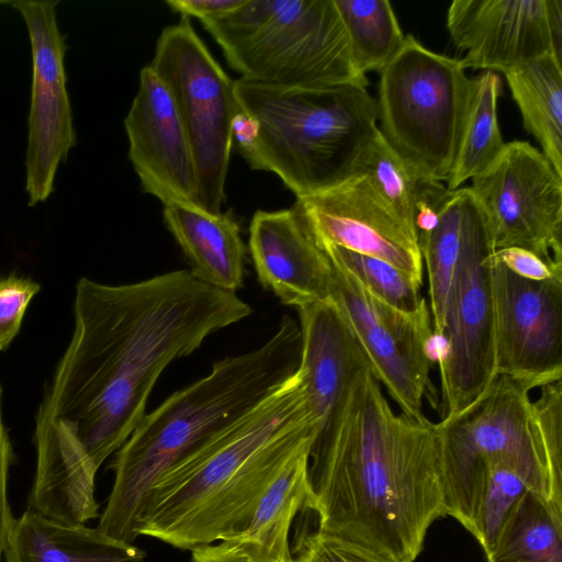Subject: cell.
Masks as SVG:
<instances>
[{
    "mask_svg": "<svg viewBox=\"0 0 562 562\" xmlns=\"http://www.w3.org/2000/svg\"><path fill=\"white\" fill-rule=\"evenodd\" d=\"M251 313L236 293L190 270L120 285L83 277L70 342L38 411L63 424L99 470L146 415L164 370Z\"/></svg>",
    "mask_w": 562,
    "mask_h": 562,
    "instance_id": "6da1fadb",
    "label": "cell"
},
{
    "mask_svg": "<svg viewBox=\"0 0 562 562\" xmlns=\"http://www.w3.org/2000/svg\"><path fill=\"white\" fill-rule=\"evenodd\" d=\"M308 482L319 532L413 562L446 515L439 423L395 413L364 367L316 432Z\"/></svg>",
    "mask_w": 562,
    "mask_h": 562,
    "instance_id": "7a4b0ae2",
    "label": "cell"
},
{
    "mask_svg": "<svg viewBox=\"0 0 562 562\" xmlns=\"http://www.w3.org/2000/svg\"><path fill=\"white\" fill-rule=\"evenodd\" d=\"M316 432L297 370L155 481L137 517L136 537L191 551L237 536L284 465L311 450Z\"/></svg>",
    "mask_w": 562,
    "mask_h": 562,
    "instance_id": "3957f363",
    "label": "cell"
},
{
    "mask_svg": "<svg viewBox=\"0 0 562 562\" xmlns=\"http://www.w3.org/2000/svg\"><path fill=\"white\" fill-rule=\"evenodd\" d=\"M301 349L300 325L285 315L262 346L215 362L207 375L146 414L115 452L113 486L97 528L133 543L155 481L285 384L300 368Z\"/></svg>",
    "mask_w": 562,
    "mask_h": 562,
    "instance_id": "277c9868",
    "label": "cell"
},
{
    "mask_svg": "<svg viewBox=\"0 0 562 562\" xmlns=\"http://www.w3.org/2000/svg\"><path fill=\"white\" fill-rule=\"evenodd\" d=\"M498 375L460 415L440 420L445 513L470 532L488 464L513 469L562 517V383L540 389Z\"/></svg>",
    "mask_w": 562,
    "mask_h": 562,
    "instance_id": "5b68a950",
    "label": "cell"
},
{
    "mask_svg": "<svg viewBox=\"0 0 562 562\" xmlns=\"http://www.w3.org/2000/svg\"><path fill=\"white\" fill-rule=\"evenodd\" d=\"M234 90L256 125L241 156L279 176L296 198L357 175L379 134L376 101L360 85L290 88L239 78Z\"/></svg>",
    "mask_w": 562,
    "mask_h": 562,
    "instance_id": "8992f818",
    "label": "cell"
},
{
    "mask_svg": "<svg viewBox=\"0 0 562 562\" xmlns=\"http://www.w3.org/2000/svg\"><path fill=\"white\" fill-rule=\"evenodd\" d=\"M240 78L269 86H368L334 0H246L201 21Z\"/></svg>",
    "mask_w": 562,
    "mask_h": 562,
    "instance_id": "52a82bcc",
    "label": "cell"
},
{
    "mask_svg": "<svg viewBox=\"0 0 562 562\" xmlns=\"http://www.w3.org/2000/svg\"><path fill=\"white\" fill-rule=\"evenodd\" d=\"M379 74L381 135L422 175L446 181L472 90L461 59L435 53L408 34Z\"/></svg>",
    "mask_w": 562,
    "mask_h": 562,
    "instance_id": "ba28073f",
    "label": "cell"
},
{
    "mask_svg": "<svg viewBox=\"0 0 562 562\" xmlns=\"http://www.w3.org/2000/svg\"><path fill=\"white\" fill-rule=\"evenodd\" d=\"M149 66L171 94L187 132L198 173V204L209 213H222L238 110L234 80L189 19L162 30Z\"/></svg>",
    "mask_w": 562,
    "mask_h": 562,
    "instance_id": "9c48e42d",
    "label": "cell"
},
{
    "mask_svg": "<svg viewBox=\"0 0 562 562\" xmlns=\"http://www.w3.org/2000/svg\"><path fill=\"white\" fill-rule=\"evenodd\" d=\"M493 251L484 215L470 190L460 257L445 317L443 349L437 361L441 385L440 420L460 415L497 378L488 260Z\"/></svg>",
    "mask_w": 562,
    "mask_h": 562,
    "instance_id": "30bf717a",
    "label": "cell"
},
{
    "mask_svg": "<svg viewBox=\"0 0 562 562\" xmlns=\"http://www.w3.org/2000/svg\"><path fill=\"white\" fill-rule=\"evenodd\" d=\"M329 302L364 356L374 378L401 412L422 417L424 402L437 408L439 397L430 376L431 317L426 302L404 313L364 291L333 263Z\"/></svg>",
    "mask_w": 562,
    "mask_h": 562,
    "instance_id": "8fae6325",
    "label": "cell"
},
{
    "mask_svg": "<svg viewBox=\"0 0 562 562\" xmlns=\"http://www.w3.org/2000/svg\"><path fill=\"white\" fill-rule=\"evenodd\" d=\"M469 188L494 250L519 247L562 266V176L541 150L528 142L506 143Z\"/></svg>",
    "mask_w": 562,
    "mask_h": 562,
    "instance_id": "7c38bea8",
    "label": "cell"
},
{
    "mask_svg": "<svg viewBox=\"0 0 562 562\" xmlns=\"http://www.w3.org/2000/svg\"><path fill=\"white\" fill-rule=\"evenodd\" d=\"M11 4L26 25L32 54L25 191L34 206L52 194L57 169L76 144L65 69L67 45L57 23V1Z\"/></svg>",
    "mask_w": 562,
    "mask_h": 562,
    "instance_id": "4fadbf2b",
    "label": "cell"
},
{
    "mask_svg": "<svg viewBox=\"0 0 562 562\" xmlns=\"http://www.w3.org/2000/svg\"><path fill=\"white\" fill-rule=\"evenodd\" d=\"M490 263L496 375L530 391L561 381L562 278L533 281Z\"/></svg>",
    "mask_w": 562,
    "mask_h": 562,
    "instance_id": "5bb4252c",
    "label": "cell"
},
{
    "mask_svg": "<svg viewBox=\"0 0 562 562\" xmlns=\"http://www.w3.org/2000/svg\"><path fill=\"white\" fill-rule=\"evenodd\" d=\"M447 29L465 69L506 75L547 55L562 61V0H454Z\"/></svg>",
    "mask_w": 562,
    "mask_h": 562,
    "instance_id": "9a60e30c",
    "label": "cell"
},
{
    "mask_svg": "<svg viewBox=\"0 0 562 562\" xmlns=\"http://www.w3.org/2000/svg\"><path fill=\"white\" fill-rule=\"evenodd\" d=\"M293 209L319 247L334 245L378 258L423 285L418 234L401 221L364 175L296 198Z\"/></svg>",
    "mask_w": 562,
    "mask_h": 562,
    "instance_id": "2e32d148",
    "label": "cell"
},
{
    "mask_svg": "<svg viewBox=\"0 0 562 562\" xmlns=\"http://www.w3.org/2000/svg\"><path fill=\"white\" fill-rule=\"evenodd\" d=\"M124 127L143 190L164 205L199 206L198 173L187 132L171 94L149 65L140 70Z\"/></svg>",
    "mask_w": 562,
    "mask_h": 562,
    "instance_id": "e0dca14e",
    "label": "cell"
},
{
    "mask_svg": "<svg viewBox=\"0 0 562 562\" xmlns=\"http://www.w3.org/2000/svg\"><path fill=\"white\" fill-rule=\"evenodd\" d=\"M249 251L258 281L296 310L329 302L333 266L292 209L257 211L249 227Z\"/></svg>",
    "mask_w": 562,
    "mask_h": 562,
    "instance_id": "ac0fdd59",
    "label": "cell"
},
{
    "mask_svg": "<svg viewBox=\"0 0 562 562\" xmlns=\"http://www.w3.org/2000/svg\"><path fill=\"white\" fill-rule=\"evenodd\" d=\"M34 438L36 471L27 508L66 525L100 517L94 496L98 469L71 432L38 411Z\"/></svg>",
    "mask_w": 562,
    "mask_h": 562,
    "instance_id": "d6986e66",
    "label": "cell"
},
{
    "mask_svg": "<svg viewBox=\"0 0 562 562\" xmlns=\"http://www.w3.org/2000/svg\"><path fill=\"white\" fill-rule=\"evenodd\" d=\"M302 337L299 373L316 428L327 420L359 370L369 367L330 302L297 310Z\"/></svg>",
    "mask_w": 562,
    "mask_h": 562,
    "instance_id": "ffe728a7",
    "label": "cell"
},
{
    "mask_svg": "<svg viewBox=\"0 0 562 562\" xmlns=\"http://www.w3.org/2000/svg\"><path fill=\"white\" fill-rule=\"evenodd\" d=\"M164 222L203 282L236 293L244 286L247 248L228 213L212 214L189 204L164 205Z\"/></svg>",
    "mask_w": 562,
    "mask_h": 562,
    "instance_id": "44dd1931",
    "label": "cell"
},
{
    "mask_svg": "<svg viewBox=\"0 0 562 562\" xmlns=\"http://www.w3.org/2000/svg\"><path fill=\"white\" fill-rule=\"evenodd\" d=\"M5 562H147L146 552L85 525H66L26 509L15 519Z\"/></svg>",
    "mask_w": 562,
    "mask_h": 562,
    "instance_id": "7402d4cb",
    "label": "cell"
},
{
    "mask_svg": "<svg viewBox=\"0 0 562 562\" xmlns=\"http://www.w3.org/2000/svg\"><path fill=\"white\" fill-rule=\"evenodd\" d=\"M306 450L289 461L260 497L246 529L224 540L250 562H294L289 535L310 498Z\"/></svg>",
    "mask_w": 562,
    "mask_h": 562,
    "instance_id": "603a6c76",
    "label": "cell"
},
{
    "mask_svg": "<svg viewBox=\"0 0 562 562\" xmlns=\"http://www.w3.org/2000/svg\"><path fill=\"white\" fill-rule=\"evenodd\" d=\"M525 128L562 176V61L543 56L505 75Z\"/></svg>",
    "mask_w": 562,
    "mask_h": 562,
    "instance_id": "cb8c5ba5",
    "label": "cell"
},
{
    "mask_svg": "<svg viewBox=\"0 0 562 562\" xmlns=\"http://www.w3.org/2000/svg\"><path fill=\"white\" fill-rule=\"evenodd\" d=\"M502 79L482 71L472 78V90L456 157L447 177L449 191L486 171L503 154L506 143L497 121Z\"/></svg>",
    "mask_w": 562,
    "mask_h": 562,
    "instance_id": "d4e9b609",
    "label": "cell"
},
{
    "mask_svg": "<svg viewBox=\"0 0 562 562\" xmlns=\"http://www.w3.org/2000/svg\"><path fill=\"white\" fill-rule=\"evenodd\" d=\"M469 187L449 191L436 227L418 236L428 279L432 335L442 338L448 300L460 257L463 216Z\"/></svg>",
    "mask_w": 562,
    "mask_h": 562,
    "instance_id": "484cf974",
    "label": "cell"
},
{
    "mask_svg": "<svg viewBox=\"0 0 562 562\" xmlns=\"http://www.w3.org/2000/svg\"><path fill=\"white\" fill-rule=\"evenodd\" d=\"M486 557L487 562H562V517L527 491Z\"/></svg>",
    "mask_w": 562,
    "mask_h": 562,
    "instance_id": "4316f807",
    "label": "cell"
},
{
    "mask_svg": "<svg viewBox=\"0 0 562 562\" xmlns=\"http://www.w3.org/2000/svg\"><path fill=\"white\" fill-rule=\"evenodd\" d=\"M351 58L363 76L380 71L402 48L405 36L387 0H334Z\"/></svg>",
    "mask_w": 562,
    "mask_h": 562,
    "instance_id": "83f0119b",
    "label": "cell"
},
{
    "mask_svg": "<svg viewBox=\"0 0 562 562\" xmlns=\"http://www.w3.org/2000/svg\"><path fill=\"white\" fill-rule=\"evenodd\" d=\"M358 173L364 175L401 221L418 234L416 209L441 182L427 178L401 158L380 131L366 151Z\"/></svg>",
    "mask_w": 562,
    "mask_h": 562,
    "instance_id": "f1b7e54d",
    "label": "cell"
},
{
    "mask_svg": "<svg viewBox=\"0 0 562 562\" xmlns=\"http://www.w3.org/2000/svg\"><path fill=\"white\" fill-rule=\"evenodd\" d=\"M321 248L336 268L381 302L404 313H414L426 303L420 295L422 284L396 267L339 246Z\"/></svg>",
    "mask_w": 562,
    "mask_h": 562,
    "instance_id": "f546056e",
    "label": "cell"
},
{
    "mask_svg": "<svg viewBox=\"0 0 562 562\" xmlns=\"http://www.w3.org/2000/svg\"><path fill=\"white\" fill-rule=\"evenodd\" d=\"M529 491L524 480L501 462L488 464L486 485L477 508L472 535L487 554L513 509Z\"/></svg>",
    "mask_w": 562,
    "mask_h": 562,
    "instance_id": "4dcf8cb0",
    "label": "cell"
},
{
    "mask_svg": "<svg viewBox=\"0 0 562 562\" xmlns=\"http://www.w3.org/2000/svg\"><path fill=\"white\" fill-rule=\"evenodd\" d=\"M41 284L32 278L11 272L0 277V351L9 348L20 331L23 317Z\"/></svg>",
    "mask_w": 562,
    "mask_h": 562,
    "instance_id": "1f68e13d",
    "label": "cell"
},
{
    "mask_svg": "<svg viewBox=\"0 0 562 562\" xmlns=\"http://www.w3.org/2000/svg\"><path fill=\"white\" fill-rule=\"evenodd\" d=\"M292 554L295 562H396L318 530H302Z\"/></svg>",
    "mask_w": 562,
    "mask_h": 562,
    "instance_id": "d6a6232c",
    "label": "cell"
},
{
    "mask_svg": "<svg viewBox=\"0 0 562 562\" xmlns=\"http://www.w3.org/2000/svg\"><path fill=\"white\" fill-rule=\"evenodd\" d=\"M488 259L492 263H501L524 279L543 281L562 278V266L550 265L535 252L524 248L508 247L494 250Z\"/></svg>",
    "mask_w": 562,
    "mask_h": 562,
    "instance_id": "836d02e7",
    "label": "cell"
},
{
    "mask_svg": "<svg viewBox=\"0 0 562 562\" xmlns=\"http://www.w3.org/2000/svg\"><path fill=\"white\" fill-rule=\"evenodd\" d=\"M15 460L13 447L2 414V387L0 385V562L15 521L8 497L9 472Z\"/></svg>",
    "mask_w": 562,
    "mask_h": 562,
    "instance_id": "e575fe53",
    "label": "cell"
},
{
    "mask_svg": "<svg viewBox=\"0 0 562 562\" xmlns=\"http://www.w3.org/2000/svg\"><path fill=\"white\" fill-rule=\"evenodd\" d=\"M246 0H168L166 4L182 15V19L194 16L200 21L213 19L232 12L243 5Z\"/></svg>",
    "mask_w": 562,
    "mask_h": 562,
    "instance_id": "d590c367",
    "label": "cell"
},
{
    "mask_svg": "<svg viewBox=\"0 0 562 562\" xmlns=\"http://www.w3.org/2000/svg\"><path fill=\"white\" fill-rule=\"evenodd\" d=\"M191 562H250L224 541L191 550Z\"/></svg>",
    "mask_w": 562,
    "mask_h": 562,
    "instance_id": "8d00e7d4",
    "label": "cell"
},
{
    "mask_svg": "<svg viewBox=\"0 0 562 562\" xmlns=\"http://www.w3.org/2000/svg\"><path fill=\"white\" fill-rule=\"evenodd\" d=\"M295 562V561H294Z\"/></svg>",
    "mask_w": 562,
    "mask_h": 562,
    "instance_id": "74e56055",
    "label": "cell"
}]
</instances>
